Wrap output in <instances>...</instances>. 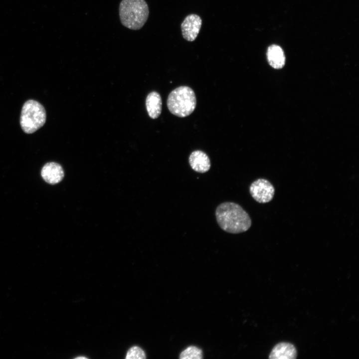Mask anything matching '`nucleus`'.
Segmentation results:
<instances>
[{
	"instance_id": "obj_1",
	"label": "nucleus",
	"mask_w": 359,
	"mask_h": 359,
	"mask_svg": "<svg viewBox=\"0 0 359 359\" xmlns=\"http://www.w3.org/2000/svg\"><path fill=\"white\" fill-rule=\"evenodd\" d=\"M217 222L228 233L237 234L248 230L251 219L247 212L239 204L232 202L220 204L215 210Z\"/></svg>"
},
{
	"instance_id": "obj_2",
	"label": "nucleus",
	"mask_w": 359,
	"mask_h": 359,
	"mask_svg": "<svg viewBox=\"0 0 359 359\" xmlns=\"http://www.w3.org/2000/svg\"><path fill=\"white\" fill-rule=\"evenodd\" d=\"M119 13L123 25L132 30H139L146 22L149 9L145 0H122Z\"/></svg>"
},
{
	"instance_id": "obj_3",
	"label": "nucleus",
	"mask_w": 359,
	"mask_h": 359,
	"mask_svg": "<svg viewBox=\"0 0 359 359\" xmlns=\"http://www.w3.org/2000/svg\"><path fill=\"white\" fill-rule=\"evenodd\" d=\"M167 104L169 111L173 115L181 118L188 116L196 107L194 92L188 86H180L169 94Z\"/></svg>"
},
{
	"instance_id": "obj_4",
	"label": "nucleus",
	"mask_w": 359,
	"mask_h": 359,
	"mask_svg": "<svg viewBox=\"0 0 359 359\" xmlns=\"http://www.w3.org/2000/svg\"><path fill=\"white\" fill-rule=\"evenodd\" d=\"M46 114L44 107L34 100L26 101L21 109L20 124L23 132L32 134L45 124Z\"/></svg>"
},
{
	"instance_id": "obj_5",
	"label": "nucleus",
	"mask_w": 359,
	"mask_h": 359,
	"mask_svg": "<svg viewBox=\"0 0 359 359\" xmlns=\"http://www.w3.org/2000/svg\"><path fill=\"white\" fill-rule=\"evenodd\" d=\"M249 191L256 201L264 203L272 200L275 194V188L269 180L259 179L251 184Z\"/></svg>"
},
{
	"instance_id": "obj_6",
	"label": "nucleus",
	"mask_w": 359,
	"mask_h": 359,
	"mask_svg": "<svg viewBox=\"0 0 359 359\" xmlns=\"http://www.w3.org/2000/svg\"><path fill=\"white\" fill-rule=\"evenodd\" d=\"M202 19L196 14L187 15L181 23L183 38L188 41H193L196 38L201 27Z\"/></svg>"
},
{
	"instance_id": "obj_7",
	"label": "nucleus",
	"mask_w": 359,
	"mask_h": 359,
	"mask_svg": "<svg viewBox=\"0 0 359 359\" xmlns=\"http://www.w3.org/2000/svg\"><path fill=\"white\" fill-rule=\"evenodd\" d=\"M188 162L193 170L200 173L207 172L211 166L210 161L207 155L200 150L194 151L190 154Z\"/></svg>"
},
{
	"instance_id": "obj_8",
	"label": "nucleus",
	"mask_w": 359,
	"mask_h": 359,
	"mask_svg": "<svg viewBox=\"0 0 359 359\" xmlns=\"http://www.w3.org/2000/svg\"><path fill=\"white\" fill-rule=\"evenodd\" d=\"M41 175L43 180L48 183L56 184L63 178L64 172L62 167L54 162L46 164L42 168Z\"/></svg>"
},
{
	"instance_id": "obj_9",
	"label": "nucleus",
	"mask_w": 359,
	"mask_h": 359,
	"mask_svg": "<svg viewBox=\"0 0 359 359\" xmlns=\"http://www.w3.org/2000/svg\"><path fill=\"white\" fill-rule=\"evenodd\" d=\"M296 357L297 351L295 346L289 343L282 342L274 346L269 358L272 359H293Z\"/></svg>"
},
{
	"instance_id": "obj_10",
	"label": "nucleus",
	"mask_w": 359,
	"mask_h": 359,
	"mask_svg": "<svg viewBox=\"0 0 359 359\" xmlns=\"http://www.w3.org/2000/svg\"><path fill=\"white\" fill-rule=\"evenodd\" d=\"M146 106L149 116L152 119L159 117L162 112V98L158 92L153 91L150 93L146 100Z\"/></svg>"
},
{
	"instance_id": "obj_11",
	"label": "nucleus",
	"mask_w": 359,
	"mask_h": 359,
	"mask_svg": "<svg viewBox=\"0 0 359 359\" xmlns=\"http://www.w3.org/2000/svg\"><path fill=\"white\" fill-rule=\"evenodd\" d=\"M267 57L269 64L273 68H282L285 63V56L281 47L273 44L270 46L267 51Z\"/></svg>"
},
{
	"instance_id": "obj_12",
	"label": "nucleus",
	"mask_w": 359,
	"mask_h": 359,
	"mask_svg": "<svg viewBox=\"0 0 359 359\" xmlns=\"http://www.w3.org/2000/svg\"><path fill=\"white\" fill-rule=\"evenodd\" d=\"M180 358L181 359H200L202 358V353L199 348L190 346L181 353Z\"/></svg>"
},
{
	"instance_id": "obj_13",
	"label": "nucleus",
	"mask_w": 359,
	"mask_h": 359,
	"mask_svg": "<svg viewBox=\"0 0 359 359\" xmlns=\"http://www.w3.org/2000/svg\"><path fill=\"white\" fill-rule=\"evenodd\" d=\"M126 359H146V356L141 348L138 347H133L128 350Z\"/></svg>"
},
{
	"instance_id": "obj_14",
	"label": "nucleus",
	"mask_w": 359,
	"mask_h": 359,
	"mask_svg": "<svg viewBox=\"0 0 359 359\" xmlns=\"http://www.w3.org/2000/svg\"><path fill=\"white\" fill-rule=\"evenodd\" d=\"M75 359H87V358L85 357H78L76 358Z\"/></svg>"
}]
</instances>
